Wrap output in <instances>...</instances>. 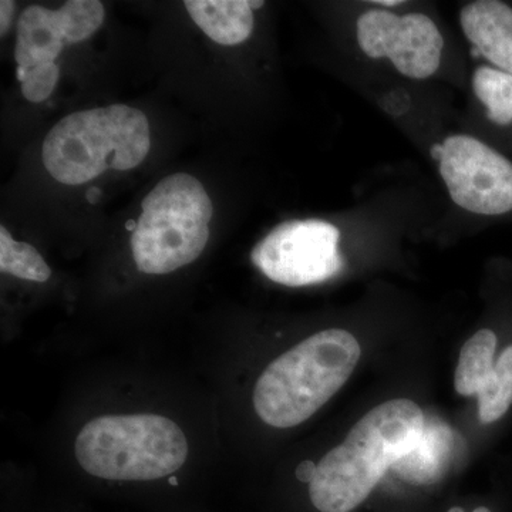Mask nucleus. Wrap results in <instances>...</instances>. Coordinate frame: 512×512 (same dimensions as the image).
<instances>
[{
  "mask_svg": "<svg viewBox=\"0 0 512 512\" xmlns=\"http://www.w3.org/2000/svg\"><path fill=\"white\" fill-rule=\"evenodd\" d=\"M426 417L419 404L390 400L365 414L316 466L309 497L320 512H350L369 497L387 468L417 443Z\"/></svg>",
  "mask_w": 512,
  "mask_h": 512,
  "instance_id": "f257e3e1",
  "label": "nucleus"
},
{
  "mask_svg": "<svg viewBox=\"0 0 512 512\" xmlns=\"http://www.w3.org/2000/svg\"><path fill=\"white\" fill-rule=\"evenodd\" d=\"M362 350L355 336L328 329L274 360L255 384L256 413L269 426L291 429L311 419L348 382Z\"/></svg>",
  "mask_w": 512,
  "mask_h": 512,
  "instance_id": "f03ea898",
  "label": "nucleus"
},
{
  "mask_svg": "<svg viewBox=\"0 0 512 512\" xmlns=\"http://www.w3.org/2000/svg\"><path fill=\"white\" fill-rule=\"evenodd\" d=\"M150 124L143 111L124 104L77 111L45 138L42 160L59 183L82 185L104 171H127L150 151Z\"/></svg>",
  "mask_w": 512,
  "mask_h": 512,
  "instance_id": "7ed1b4c3",
  "label": "nucleus"
},
{
  "mask_svg": "<svg viewBox=\"0 0 512 512\" xmlns=\"http://www.w3.org/2000/svg\"><path fill=\"white\" fill-rule=\"evenodd\" d=\"M74 456L90 476L110 481L173 477L188 457L185 434L158 414L101 416L83 427Z\"/></svg>",
  "mask_w": 512,
  "mask_h": 512,
  "instance_id": "20e7f679",
  "label": "nucleus"
},
{
  "mask_svg": "<svg viewBox=\"0 0 512 512\" xmlns=\"http://www.w3.org/2000/svg\"><path fill=\"white\" fill-rule=\"evenodd\" d=\"M131 251L138 271L165 275L191 264L210 239L212 202L190 174L164 178L141 204Z\"/></svg>",
  "mask_w": 512,
  "mask_h": 512,
  "instance_id": "39448f33",
  "label": "nucleus"
},
{
  "mask_svg": "<svg viewBox=\"0 0 512 512\" xmlns=\"http://www.w3.org/2000/svg\"><path fill=\"white\" fill-rule=\"evenodd\" d=\"M338 227L322 220L288 221L272 229L252 249L256 268L292 288L322 284L342 271Z\"/></svg>",
  "mask_w": 512,
  "mask_h": 512,
  "instance_id": "423d86ee",
  "label": "nucleus"
},
{
  "mask_svg": "<svg viewBox=\"0 0 512 512\" xmlns=\"http://www.w3.org/2000/svg\"><path fill=\"white\" fill-rule=\"evenodd\" d=\"M439 164L458 207L480 215L512 210V163L483 141L466 134L446 138Z\"/></svg>",
  "mask_w": 512,
  "mask_h": 512,
  "instance_id": "0eeeda50",
  "label": "nucleus"
},
{
  "mask_svg": "<svg viewBox=\"0 0 512 512\" xmlns=\"http://www.w3.org/2000/svg\"><path fill=\"white\" fill-rule=\"evenodd\" d=\"M356 26L357 42L365 55L387 57L403 76L423 80L439 69L444 40L429 16L370 9L359 16Z\"/></svg>",
  "mask_w": 512,
  "mask_h": 512,
  "instance_id": "6e6552de",
  "label": "nucleus"
},
{
  "mask_svg": "<svg viewBox=\"0 0 512 512\" xmlns=\"http://www.w3.org/2000/svg\"><path fill=\"white\" fill-rule=\"evenodd\" d=\"M460 25L474 52L512 74V8L498 0H477L460 12Z\"/></svg>",
  "mask_w": 512,
  "mask_h": 512,
  "instance_id": "1a4fd4ad",
  "label": "nucleus"
},
{
  "mask_svg": "<svg viewBox=\"0 0 512 512\" xmlns=\"http://www.w3.org/2000/svg\"><path fill=\"white\" fill-rule=\"evenodd\" d=\"M66 46V32L59 10L29 6L18 22L15 59L18 67L32 69L40 64L55 63Z\"/></svg>",
  "mask_w": 512,
  "mask_h": 512,
  "instance_id": "9d476101",
  "label": "nucleus"
},
{
  "mask_svg": "<svg viewBox=\"0 0 512 512\" xmlns=\"http://www.w3.org/2000/svg\"><path fill=\"white\" fill-rule=\"evenodd\" d=\"M191 19L211 40L241 45L254 30V12L245 0H187Z\"/></svg>",
  "mask_w": 512,
  "mask_h": 512,
  "instance_id": "9b49d317",
  "label": "nucleus"
},
{
  "mask_svg": "<svg viewBox=\"0 0 512 512\" xmlns=\"http://www.w3.org/2000/svg\"><path fill=\"white\" fill-rule=\"evenodd\" d=\"M451 451V430L441 423H426L412 450L396 464L397 471L410 483H436L450 464Z\"/></svg>",
  "mask_w": 512,
  "mask_h": 512,
  "instance_id": "f8f14e48",
  "label": "nucleus"
},
{
  "mask_svg": "<svg viewBox=\"0 0 512 512\" xmlns=\"http://www.w3.org/2000/svg\"><path fill=\"white\" fill-rule=\"evenodd\" d=\"M497 350V336L493 330H478L467 340L458 359L454 386L461 396H474L480 393L488 376L493 372L494 355Z\"/></svg>",
  "mask_w": 512,
  "mask_h": 512,
  "instance_id": "ddd939ff",
  "label": "nucleus"
},
{
  "mask_svg": "<svg viewBox=\"0 0 512 512\" xmlns=\"http://www.w3.org/2000/svg\"><path fill=\"white\" fill-rule=\"evenodd\" d=\"M473 90L487 109V117L498 126L512 123V74L493 67H478Z\"/></svg>",
  "mask_w": 512,
  "mask_h": 512,
  "instance_id": "4468645a",
  "label": "nucleus"
},
{
  "mask_svg": "<svg viewBox=\"0 0 512 512\" xmlns=\"http://www.w3.org/2000/svg\"><path fill=\"white\" fill-rule=\"evenodd\" d=\"M477 396L478 412L483 423H494L508 412L512 404V346L501 353Z\"/></svg>",
  "mask_w": 512,
  "mask_h": 512,
  "instance_id": "2eb2a0df",
  "label": "nucleus"
},
{
  "mask_svg": "<svg viewBox=\"0 0 512 512\" xmlns=\"http://www.w3.org/2000/svg\"><path fill=\"white\" fill-rule=\"evenodd\" d=\"M0 271L32 282H46L52 276V269L36 248L16 242L3 225L0 227Z\"/></svg>",
  "mask_w": 512,
  "mask_h": 512,
  "instance_id": "dca6fc26",
  "label": "nucleus"
},
{
  "mask_svg": "<svg viewBox=\"0 0 512 512\" xmlns=\"http://www.w3.org/2000/svg\"><path fill=\"white\" fill-rule=\"evenodd\" d=\"M57 10L66 32V45L89 39L104 22V6L99 0H69Z\"/></svg>",
  "mask_w": 512,
  "mask_h": 512,
  "instance_id": "f3484780",
  "label": "nucleus"
},
{
  "mask_svg": "<svg viewBox=\"0 0 512 512\" xmlns=\"http://www.w3.org/2000/svg\"><path fill=\"white\" fill-rule=\"evenodd\" d=\"M16 76L22 83V93L32 103H40L52 96L59 82L60 67L56 63L40 64L32 69L18 67Z\"/></svg>",
  "mask_w": 512,
  "mask_h": 512,
  "instance_id": "a211bd4d",
  "label": "nucleus"
},
{
  "mask_svg": "<svg viewBox=\"0 0 512 512\" xmlns=\"http://www.w3.org/2000/svg\"><path fill=\"white\" fill-rule=\"evenodd\" d=\"M13 13H15V2H12V0H2L0 2V33H2V36L9 30Z\"/></svg>",
  "mask_w": 512,
  "mask_h": 512,
  "instance_id": "6ab92c4d",
  "label": "nucleus"
},
{
  "mask_svg": "<svg viewBox=\"0 0 512 512\" xmlns=\"http://www.w3.org/2000/svg\"><path fill=\"white\" fill-rule=\"evenodd\" d=\"M316 466H313L311 461H306V463L301 464L296 470V477L299 480L303 481V483H311L313 474H315Z\"/></svg>",
  "mask_w": 512,
  "mask_h": 512,
  "instance_id": "aec40b11",
  "label": "nucleus"
},
{
  "mask_svg": "<svg viewBox=\"0 0 512 512\" xmlns=\"http://www.w3.org/2000/svg\"><path fill=\"white\" fill-rule=\"evenodd\" d=\"M375 5L387 6V8H394V6L402 5L400 0H376Z\"/></svg>",
  "mask_w": 512,
  "mask_h": 512,
  "instance_id": "412c9836",
  "label": "nucleus"
},
{
  "mask_svg": "<svg viewBox=\"0 0 512 512\" xmlns=\"http://www.w3.org/2000/svg\"><path fill=\"white\" fill-rule=\"evenodd\" d=\"M441 156V144H434L433 147H431V157L434 158V160L439 161Z\"/></svg>",
  "mask_w": 512,
  "mask_h": 512,
  "instance_id": "4be33fe9",
  "label": "nucleus"
},
{
  "mask_svg": "<svg viewBox=\"0 0 512 512\" xmlns=\"http://www.w3.org/2000/svg\"><path fill=\"white\" fill-rule=\"evenodd\" d=\"M448 512H464V510H463V508H460V507H454V508H451V510ZM473 512H491V511L488 510V508L480 507V508H477V510H474Z\"/></svg>",
  "mask_w": 512,
  "mask_h": 512,
  "instance_id": "5701e85b",
  "label": "nucleus"
},
{
  "mask_svg": "<svg viewBox=\"0 0 512 512\" xmlns=\"http://www.w3.org/2000/svg\"><path fill=\"white\" fill-rule=\"evenodd\" d=\"M264 5V2H249V6H251V9H261L262 6Z\"/></svg>",
  "mask_w": 512,
  "mask_h": 512,
  "instance_id": "b1692460",
  "label": "nucleus"
},
{
  "mask_svg": "<svg viewBox=\"0 0 512 512\" xmlns=\"http://www.w3.org/2000/svg\"><path fill=\"white\" fill-rule=\"evenodd\" d=\"M168 481H170L171 485H177L178 484V480L175 477L168 478Z\"/></svg>",
  "mask_w": 512,
  "mask_h": 512,
  "instance_id": "393cba45",
  "label": "nucleus"
}]
</instances>
